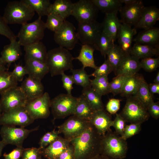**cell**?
Returning <instances> with one entry per match:
<instances>
[{
    "label": "cell",
    "instance_id": "cell-43",
    "mask_svg": "<svg viewBox=\"0 0 159 159\" xmlns=\"http://www.w3.org/2000/svg\"><path fill=\"white\" fill-rule=\"evenodd\" d=\"M128 77L122 75H117L114 77L109 82L110 93L114 95L120 93L123 84Z\"/></svg>",
    "mask_w": 159,
    "mask_h": 159
},
{
    "label": "cell",
    "instance_id": "cell-3",
    "mask_svg": "<svg viewBox=\"0 0 159 159\" xmlns=\"http://www.w3.org/2000/svg\"><path fill=\"white\" fill-rule=\"evenodd\" d=\"M128 150L126 140L112 130L102 136L100 154L111 159H123Z\"/></svg>",
    "mask_w": 159,
    "mask_h": 159
},
{
    "label": "cell",
    "instance_id": "cell-30",
    "mask_svg": "<svg viewBox=\"0 0 159 159\" xmlns=\"http://www.w3.org/2000/svg\"><path fill=\"white\" fill-rule=\"evenodd\" d=\"M159 47L135 43L132 47L130 54L138 59L152 57L159 54Z\"/></svg>",
    "mask_w": 159,
    "mask_h": 159
},
{
    "label": "cell",
    "instance_id": "cell-29",
    "mask_svg": "<svg viewBox=\"0 0 159 159\" xmlns=\"http://www.w3.org/2000/svg\"><path fill=\"white\" fill-rule=\"evenodd\" d=\"M73 3L69 0H56L52 4L48 14H54L58 15L64 19L72 15Z\"/></svg>",
    "mask_w": 159,
    "mask_h": 159
},
{
    "label": "cell",
    "instance_id": "cell-52",
    "mask_svg": "<svg viewBox=\"0 0 159 159\" xmlns=\"http://www.w3.org/2000/svg\"><path fill=\"white\" fill-rule=\"evenodd\" d=\"M61 80L64 88L66 90L67 94L72 95L71 91L73 89L74 81L71 75H68L64 73H62Z\"/></svg>",
    "mask_w": 159,
    "mask_h": 159
},
{
    "label": "cell",
    "instance_id": "cell-58",
    "mask_svg": "<svg viewBox=\"0 0 159 159\" xmlns=\"http://www.w3.org/2000/svg\"><path fill=\"white\" fill-rule=\"evenodd\" d=\"M6 63L2 60L1 57H0V73L6 71H8V69L6 67Z\"/></svg>",
    "mask_w": 159,
    "mask_h": 159
},
{
    "label": "cell",
    "instance_id": "cell-15",
    "mask_svg": "<svg viewBox=\"0 0 159 159\" xmlns=\"http://www.w3.org/2000/svg\"><path fill=\"white\" fill-rule=\"evenodd\" d=\"M98 9L91 0H80L73 5L72 15L78 23L96 20Z\"/></svg>",
    "mask_w": 159,
    "mask_h": 159
},
{
    "label": "cell",
    "instance_id": "cell-35",
    "mask_svg": "<svg viewBox=\"0 0 159 159\" xmlns=\"http://www.w3.org/2000/svg\"><path fill=\"white\" fill-rule=\"evenodd\" d=\"M128 54L125 53L119 45L115 44L107 54V60L115 73L119 66Z\"/></svg>",
    "mask_w": 159,
    "mask_h": 159
},
{
    "label": "cell",
    "instance_id": "cell-45",
    "mask_svg": "<svg viewBox=\"0 0 159 159\" xmlns=\"http://www.w3.org/2000/svg\"><path fill=\"white\" fill-rule=\"evenodd\" d=\"M142 123H135L126 125L123 135L121 137L124 139L126 140L127 139L138 133L141 129Z\"/></svg>",
    "mask_w": 159,
    "mask_h": 159
},
{
    "label": "cell",
    "instance_id": "cell-64",
    "mask_svg": "<svg viewBox=\"0 0 159 159\" xmlns=\"http://www.w3.org/2000/svg\"><path fill=\"white\" fill-rule=\"evenodd\" d=\"M38 159H42L41 157L39 158Z\"/></svg>",
    "mask_w": 159,
    "mask_h": 159
},
{
    "label": "cell",
    "instance_id": "cell-42",
    "mask_svg": "<svg viewBox=\"0 0 159 159\" xmlns=\"http://www.w3.org/2000/svg\"><path fill=\"white\" fill-rule=\"evenodd\" d=\"M45 24L46 28L54 32L60 28L65 20L59 15L54 14H49L47 15Z\"/></svg>",
    "mask_w": 159,
    "mask_h": 159
},
{
    "label": "cell",
    "instance_id": "cell-5",
    "mask_svg": "<svg viewBox=\"0 0 159 159\" xmlns=\"http://www.w3.org/2000/svg\"><path fill=\"white\" fill-rule=\"evenodd\" d=\"M125 104L120 114L126 122H143L148 120L150 115L147 109L134 95L127 97Z\"/></svg>",
    "mask_w": 159,
    "mask_h": 159
},
{
    "label": "cell",
    "instance_id": "cell-14",
    "mask_svg": "<svg viewBox=\"0 0 159 159\" xmlns=\"http://www.w3.org/2000/svg\"><path fill=\"white\" fill-rule=\"evenodd\" d=\"M102 31V23L96 20L78 23L77 32L79 40L82 44L93 46Z\"/></svg>",
    "mask_w": 159,
    "mask_h": 159
},
{
    "label": "cell",
    "instance_id": "cell-25",
    "mask_svg": "<svg viewBox=\"0 0 159 159\" xmlns=\"http://www.w3.org/2000/svg\"><path fill=\"white\" fill-rule=\"evenodd\" d=\"M24 60L35 59L46 63L47 52L45 45L41 41L25 46Z\"/></svg>",
    "mask_w": 159,
    "mask_h": 159
},
{
    "label": "cell",
    "instance_id": "cell-41",
    "mask_svg": "<svg viewBox=\"0 0 159 159\" xmlns=\"http://www.w3.org/2000/svg\"><path fill=\"white\" fill-rule=\"evenodd\" d=\"M18 82L11 72L6 71L0 73V94L11 87L17 86Z\"/></svg>",
    "mask_w": 159,
    "mask_h": 159
},
{
    "label": "cell",
    "instance_id": "cell-34",
    "mask_svg": "<svg viewBox=\"0 0 159 159\" xmlns=\"http://www.w3.org/2000/svg\"><path fill=\"white\" fill-rule=\"evenodd\" d=\"M114 44V41L112 39L102 31L93 47L105 58Z\"/></svg>",
    "mask_w": 159,
    "mask_h": 159
},
{
    "label": "cell",
    "instance_id": "cell-7",
    "mask_svg": "<svg viewBox=\"0 0 159 159\" xmlns=\"http://www.w3.org/2000/svg\"><path fill=\"white\" fill-rule=\"evenodd\" d=\"M77 97L61 93L51 100L50 107L54 120L64 118L73 115Z\"/></svg>",
    "mask_w": 159,
    "mask_h": 159
},
{
    "label": "cell",
    "instance_id": "cell-46",
    "mask_svg": "<svg viewBox=\"0 0 159 159\" xmlns=\"http://www.w3.org/2000/svg\"><path fill=\"white\" fill-rule=\"evenodd\" d=\"M59 134L55 129L46 133L41 138L39 143V147L43 149L46 148L59 137Z\"/></svg>",
    "mask_w": 159,
    "mask_h": 159
},
{
    "label": "cell",
    "instance_id": "cell-6",
    "mask_svg": "<svg viewBox=\"0 0 159 159\" xmlns=\"http://www.w3.org/2000/svg\"><path fill=\"white\" fill-rule=\"evenodd\" d=\"M46 28L45 23L39 17L31 23L23 24L17 36L18 41L24 47L40 41L44 37Z\"/></svg>",
    "mask_w": 159,
    "mask_h": 159
},
{
    "label": "cell",
    "instance_id": "cell-1",
    "mask_svg": "<svg viewBox=\"0 0 159 159\" xmlns=\"http://www.w3.org/2000/svg\"><path fill=\"white\" fill-rule=\"evenodd\" d=\"M102 136L91 124L80 135L71 140L75 159H91L100 154Z\"/></svg>",
    "mask_w": 159,
    "mask_h": 159
},
{
    "label": "cell",
    "instance_id": "cell-20",
    "mask_svg": "<svg viewBox=\"0 0 159 159\" xmlns=\"http://www.w3.org/2000/svg\"><path fill=\"white\" fill-rule=\"evenodd\" d=\"M159 19V9L153 6L145 7L137 24L134 26L136 29H143L144 30L153 27Z\"/></svg>",
    "mask_w": 159,
    "mask_h": 159
},
{
    "label": "cell",
    "instance_id": "cell-37",
    "mask_svg": "<svg viewBox=\"0 0 159 159\" xmlns=\"http://www.w3.org/2000/svg\"><path fill=\"white\" fill-rule=\"evenodd\" d=\"M91 0L98 10L105 14L118 12L122 7L120 0Z\"/></svg>",
    "mask_w": 159,
    "mask_h": 159
},
{
    "label": "cell",
    "instance_id": "cell-57",
    "mask_svg": "<svg viewBox=\"0 0 159 159\" xmlns=\"http://www.w3.org/2000/svg\"><path fill=\"white\" fill-rule=\"evenodd\" d=\"M148 87L151 93L153 95L155 94H159V84L153 83L148 85Z\"/></svg>",
    "mask_w": 159,
    "mask_h": 159
},
{
    "label": "cell",
    "instance_id": "cell-47",
    "mask_svg": "<svg viewBox=\"0 0 159 159\" xmlns=\"http://www.w3.org/2000/svg\"><path fill=\"white\" fill-rule=\"evenodd\" d=\"M93 72L90 74L91 76L95 78L108 76L112 71V69L107 59H105L100 66L97 67L95 69Z\"/></svg>",
    "mask_w": 159,
    "mask_h": 159
},
{
    "label": "cell",
    "instance_id": "cell-28",
    "mask_svg": "<svg viewBox=\"0 0 159 159\" xmlns=\"http://www.w3.org/2000/svg\"><path fill=\"white\" fill-rule=\"evenodd\" d=\"M94 112L82 94L77 97L72 115L80 119L90 121Z\"/></svg>",
    "mask_w": 159,
    "mask_h": 159
},
{
    "label": "cell",
    "instance_id": "cell-27",
    "mask_svg": "<svg viewBox=\"0 0 159 159\" xmlns=\"http://www.w3.org/2000/svg\"><path fill=\"white\" fill-rule=\"evenodd\" d=\"M24 60L25 67L29 76L41 80L49 72L48 68L45 63L35 59Z\"/></svg>",
    "mask_w": 159,
    "mask_h": 159
},
{
    "label": "cell",
    "instance_id": "cell-33",
    "mask_svg": "<svg viewBox=\"0 0 159 159\" xmlns=\"http://www.w3.org/2000/svg\"><path fill=\"white\" fill-rule=\"evenodd\" d=\"M82 94L85 96L92 109L94 111L104 110L102 95L91 87L83 88Z\"/></svg>",
    "mask_w": 159,
    "mask_h": 159
},
{
    "label": "cell",
    "instance_id": "cell-22",
    "mask_svg": "<svg viewBox=\"0 0 159 159\" xmlns=\"http://www.w3.org/2000/svg\"><path fill=\"white\" fill-rule=\"evenodd\" d=\"M21 45L16 39L10 41L9 44L5 45L1 52V57L6 64L8 69L13 62L19 59L22 55Z\"/></svg>",
    "mask_w": 159,
    "mask_h": 159
},
{
    "label": "cell",
    "instance_id": "cell-51",
    "mask_svg": "<svg viewBox=\"0 0 159 159\" xmlns=\"http://www.w3.org/2000/svg\"><path fill=\"white\" fill-rule=\"evenodd\" d=\"M11 72L13 76L18 82L22 81L24 76L28 74L25 66L16 64H15L14 68Z\"/></svg>",
    "mask_w": 159,
    "mask_h": 159
},
{
    "label": "cell",
    "instance_id": "cell-26",
    "mask_svg": "<svg viewBox=\"0 0 159 159\" xmlns=\"http://www.w3.org/2000/svg\"><path fill=\"white\" fill-rule=\"evenodd\" d=\"M135 43L159 47V28L153 27L144 30L133 39Z\"/></svg>",
    "mask_w": 159,
    "mask_h": 159
},
{
    "label": "cell",
    "instance_id": "cell-16",
    "mask_svg": "<svg viewBox=\"0 0 159 159\" xmlns=\"http://www.w3.org/2000/svg\"><path fill=\"white\" fill-rule=\"evenodd\" d=\"M145 7L142 1L140 0H136L131 4L125 5L119 11L121 23L134 26L138 21Z\"/></svg>",
    "mask_w": 159,
    "mask_h": 159
},
{
    "label": "cell",
    "instance_id": "cell-61",
    "mask_svg": "<svg viewBox=\"0 0 159 159\" xmlns=\"http://www.w3.org/2000/svg\"><path fill=\"white\" fill-rule=\"evenodd\" d=\"M91 159H111L102 154H99Z\"/></svg>",
    "mask_w": 159,
    "mask_h": 159
},
{
    "label": "cell",
    "instance_id": "cell-31",
    "mask_svg": "<svg viewBox=\"0 0 159 159\" xmlns=\"http://www.w3.org/2000/svg\"><path fill=\"white\" fill-rule=\"evenodd\" d=\"M95 49L92 46L82 44L79 55L74 59L78 60L82 64V68L90 67L95 69L97 67L95 64L94 52Z\"/></svg>",
    "mask_w": 159,
    "mask_h": 159
},
{
    "label": "cell",
    "instance_id": "cell-23",
    "mask_svg": "<svg viewBox=\"0 0 159 159\" xmlns=\"http://www.w3.org/2000/svg\"><path fill=\"white\" fill-rule=\"evenodd\" d=\"M70 144V140L59 136L55 140L42 149V155L47 159H57Z\"/></svg>",
    "mask_w": 159,
    "mask_h": 159
},
{
    "label": "cell",
    "instance_id": "cell-40",
    "mask_svg": "<svg viewBox=\"0 0 159 159\" xmlns=\"http://www.w3.org/2000/svg\"><path fill=\"white\" fill-rule=\"evenodd\" d=\"M91 87L102 96L110 93L108 76L95 78L90 80Z\"/></svg>",
    "mask_w": 159,
    "mask_h": 159
},
{
    "label": "cell",
    "instance_id": "cell-39",
    "mask_svg": "<svg viewBox=\"0 0 159 159\" xmlns=\"http://www.w3.org/2000/svg\"><path fill=\"white\" fill-rule=\"evenodd\" d=\"M70 71L74 83L80 85L85 88L91 87L90 74H87L85 69L82 67L80 69H72Z\"/></svg>",
    "mask_w": 159,
    "mask_h": 159
},
{
    "label": "cell",
    "instance_id": "cell-48",
    "mask_svg": "<svg viewBox=\"0 0 159 159\" xmlns=\"http://www.w3.org/2000/svg\"><path fill=\"white\" fill-rule=\"evenodd\" d=\"M42 149L40 147L24 148L21 159H38L42 157Z\"/></svg>",
    "mask_w": 159,
    "mask_h": 159
},
{
    "label": "cell",
    "instance_id": "cell-56",
    "mask_svg": "<svg viewBox=\"0 0 159 159\" xmlns=\"http://www.w3.org/2000/svg\"><path fill=\"white\" fill-rule=\"evenodd\" d=\"M57 159H75L74 148L72 145L70 144Z\"/></svg>",
    "mask_w": 159,
    "mask_h": 159
},
{
    "label": "cell",
    "instance_id": "cell-24",
    "mask_svg": "<svg viewBox=\"0 0 159 159\" xmlns=\"http://www.w3.org/2000/svg\"><path fill=\"white\" fill-rule=\"evenodd\" d=\"M118 12L105 14L102 23V31L108 35L114 41L117 39L121 22L117 16Z\"/></svg>",
    "mask_w": 159,
    "mask_h": 159
},
{
    "label": "cell",
    "instance_id": "cell-19",
    "mask_svg": "<svg viewBox=\"0 0 159 159\" xmlns=\"http://www.w3.org/2000/svg\"><path fill=\"white\" fill-rule=\"evenodd\" d=\"M137 30L131 26L121 23L118 33L117 39L119 46L126 54H130L132 47L133 37L137 33Z\"/></svg>",
    "mask_w": 159,
    "mask_h": 159
},
{
    "label": "cell",
    "instance_id": "cell-18",
    "mask_svg": "<svg viewBox=\"0 0 159 159\" xmlns=\"http://www.w3.org/2000/svg\"><path fill=\"white\" fill-rule=\"evenodd\" d=\"M20 87L27 101L39 97L44 93L41 80L29 76L23 81Z\"/></svg>",
    "mask_w": 159,
    "mask_h": 159
},
{
    "label": "cell",
    "instance_id": "cell-50",
    "mask_svg": "<svg viewBox=\"0 0 159 159\" xmlns=\"http://www.w3.org/2000/svg\"><path fill=\"white\" fill-rule=\"evenodd\" d=\"M0 35L4 36L10 41L16 39L17 36L11 30L8 24L4 19L3 16L0 14Z\"/></svg>",
    "mask_w": 159,
    "mask_h": 159
},
{
    "label": "cell",
    "instance_id": "cell-44",
    "mask_svg": "<svg viewBox=\"0 0 159 159\" xmlns=\"http://www.w3.org/2000/svg\"><path fill=\"white\" fill-rule=\"evenodd\" d=\"M140 62L141 68L148 72L155 70L159 65V58H147L141 59Z\"/></svg>",
    "mask_w": 159,
    "mask_h": 159
},
{
    "label": "cell",
    "instance_id": "cell-54",
    "mask_svg": "<svg viewBox=\"0 0 159 159\" xmlns=\"http://www.w3.org/2000/svg\"><path fill=\"white\" fill-rule=\"evenodd\" d=\"M24 148L22 147H16V148L8 154H4V159H19L21 157Z\"/></svg>",
    "mask_w": 159,
    "mask_h": 159
},
{
    "label": "cell",
    "instance_id": "cell-17",
    "mask_svg": "<svg viewBox=\"0 0 159 159\" xmlns=\"http://www.w3.org/2000/svg\"><path fill=\"white\" fill-rule=\"evenodd\" d=\"M90 121L102 136L111 130L110 127L112 122L111 116L104 109L95 111Z\"/></svg>",
    "mask_w": 159,
    "mask_h": 159
},
{
    "label": "cell",
    "instance_id": "cell-8",
    "mask_svg": "<svg viewBox=\"0 0 159 159\" xmlns=\"http://www.w3.org/2000/svg\"><path fill=\"white\" fill-rule=\"evenodd\" d=\"M0 105L2 112L20 107H25L27 100L20 86L8 89L1 94Z\"/></svg>",
    "mask_w": 159,
    "mask_h": 159
},
{
    "label": "cell",
    "instance_id": "cell-21",
    "mask_svg": "<svg viewBox=\"0 0 159 159\" xmlns=\"http://www.w3.org/2000/svg\"><path fill=\"white\" fill-rule=\"evenodd\" d=\"M139 60L130 54H127L119 66L115 74L116 76L126 77L137 74L141 68Z\"/></svg>",
    "mask_w": 159,
    "mask_h": 159
},
{
    "label": "cell",
    "instance_id": "cell-53",
    "mask_svg": "<svg viewBox=\"0 0 159 159\" xmlns=\"http://www.w3.org/2000/svg\"><path fill=\"white\" fill-rule=\"evenodd\" d=\"M121 101L116 99H110L106 105V109L108 112L111 114L117 113L120 108Z\"/></svg>",
    "mask_w": 159,
    "mask_h": 159
},
{
    "label": "cell",
    "instance_id": "cell-62",
    "mask_svg": "<svg viewBox=\"0 0 159 159\" xmlns=\"http://www.w3.org/2000/svg\"><path fill=\"white\" fill-rule=\"evenodd\" d=\"M154 83L159 84V72L157 73L153 81Z\"/></svg>",
    "mask_w": 159,
    "mask_h": 159
},
{
    "label": "cell",
    "instance_id": "cell-38",
    "mask_svg": "<svg viewBox=\"0 0 159 159\" xmlns=\"http://www.w3.org/2000/svg\"><path fill=\"white\" fill-rule=\"evenodd\" d=\"M34 11L37 12L39 18L48 14L52 4L49 0H22Z\"/></svg>",
    "mask_w": 159,
    "mask_h": 159
},
{
    "label": "cell",
    "instance_id": "cell-32",
    "mask_svg": "<svg viewBox=\"0 0 159 159\" xmlns=\"http://www.w3.org/2000/svg\"><path fill=\"white\" fill-rule=\"evenodd\" d=\"M143 77L137 73L135 75L128 77L123 84L120 93L122 97H126L134 95L136 93Z\"/></svg>",
    "mask_w": 159,
    "mask_h": 159
},
{
    "label": "cell",
    "instance_id": "cell-13",
    "mask_svg": "<svg viewBox=\"0 0 159 159\" xmlns=\"http://www.w3.org/2000/svg\"><path fill=\"white\" fill-rule=\"evenodd\" d=\"M39 126L30 130L23 127L2 125L0 134L2 140L7 144L14 145L16 147H22L24 140L29 134L39 129Z\"/></svg>",
    "mask_w": 159,
    "mask_h": 159
},
{
    "label": "cell",
    "instance_id": "cell-49",
    "mask_svg": "<svg viewBox=\"0 0 159 159\" xmlns=\"http://www.w3.org/2000/svg\"><path fill=\"white\" fill-rule=\"evenodd\" d=\"M126 121L120 114L116 113L114 120H112V126L115 129V132L121 136L123 135L126 125Z\"/></svg>",
    "mask_w": 159,
    "mask_h": 159
},
{
    "label": "cell",
    "instance_id": "cell-2",
    "mask_svg": "<svg viewBox=\"0 0 159 159\" xmlns=\"http://www.w3.org/2000/svg\"><path fill=\"white\" fill-rule=\"evenodd\" d=\"M74 59L68 50L60 47L47 52L46 64L52 77L61 75L64 72L73 69Z\"/></svg>",
    "mask_w": 159,
    "mask_h": 159
},
{
    "label": "cell",
    "instance_id": "cell-10",
    "mask_svg": "<svg viewBox=\"0 0 159 159\" xmlns=\"http://www.w3.org/2000/svg\"><path fill=\"white\" fill-rule=\"evenodd\" d=\"M25 109L20 107L6 112H3L0 116V125L24 128L34 121Z\"/></svg>",
    "mask_w": 159,
    "mask_h": 159
},
{
    "label": "cell",
    "instance_id": "cell-63",
    "mask_svg": "<svg viewBox=\"0 0 159 159\" xmlns=\"http://www.w3.org/2000/svg\"><path fill=\"white\" fill-rule=\"evenodd\" d=\"M2 113V110L1 109V107L0 105V116Z\"/></svg>",
    "mask_w": 159,
    "mask_h": 159
},
{
    "label": "cell",
    "instance_id": "cell-55",
    "mask_svg": "<svg viewBox=\"0 0 159 159\" xmlns=\"http://www.w3.org/2000/svg\"><path fill=\"white\" fill-rule=\"evenodd\" d=\"M147 110L150 116L156 119L159 118L158 101L157 102H152L148 107Z\"/></svg>",
    "mask_w": 159,
    "mask_h": 159
},
{
    "label": "cell",
    "instance_id": "cell-12",
    "mask_svg": "<svg viewBox=\"0 0 159 159\" xmlns=\"http://www.w3.org/2000/svg\"><path fill=\"white\" fill-rule=\"evenodd\" d=\"M91 124L89 121L74 115L57 127L59 133H62L64 138L71 140L82 134Z\"/></svg>",
    "mask_w": 159,
    "mask_h": 159
},
{
    "label": "cell",
    "instance_id": "cell-60",
    "mask_svg": "<svg viewBox=\"0 0 159 159\" xmlns=\"http://www.w3.org/2000/svg\"><path fill=\"white\" fill-rule=\"evenodd\" d=\"M7 145L6 143L2 140H0V158L3 149Z\"/></svg>",
    "mask_w": 159,
    "mask_h": 159
},
{
    "label": "cell",
    "instance_id": "cell-59",
    "mask_svg": "<svg viewBox=\"0 0 159 159\" xmlns=\"http://www.w3.org/2000/svg\"><path fill=\"white\" fill-rule=\"evenodd\" d=\"M136 0H120V2L122 4L124 3L125 5L131 4L136 1Z\"/></svg>",
    "mask_w": 159,
    "mask_h": 159
},
{
    "label": "cell",
    "instance_id": "cell-4",
    "mask_svg": "<svg viewBox=\"0 0 159 159\" xmlns=\"http://www.w3.org/2000/svg\"><path fill=\"white\" fill-rule=\"evenodd\" d=\"M35 12L22 0L9 2L4 9L3 18L8 24L26 23L34 17Z\"/></svg>",
    "mask_w": 159,
    "mask_h": 159
},
{
    "label": "cell",
    "instance_id": "cell-36",
    "mask_svg": "<svg viewBox=\"0 0 159 159\" xmlns=\"http://www.w3.org/2000/svg\"><path fill=\"white\" fill-rule=\"evenodd\" d=\"M142 103L147 109L149 105L153 101V95L150 92L148 85L143 77L138 90L134 95Z\"/></svg>",
    "mask_w": 159,
    "mask_h": 159
},
{
    "label": "cell",
    "instance_id": "cell-11",
    "mask_svg": "<svg viewBox=\"0 0 159 159\" xmlns=\"http://www.w3.org/2000/svg\"><path fill=\"white\" fill-rule=\"evenodd\" d=\"M51 100L47 92L35 99L27 101L24 107L34 120L44 119L49 115Z\"/></svg>",
    "mask_w": 159,
    "mask_h": 159
},
{
    "label": "cell",
    "instance_id": "cell-9",
    "mask_svg": "<svg viewBox=\"0 0 159 159\" xmlns=\"http://www.w3.org/2000/svg\"><path fill=\"white\" fill-rule=\"evenodd\" d=\"M54 36L55 42L59 47L69 50L75 47L79 40L75 27L66 20L58 30L54 32Z\"/></svg>",
    "mask_w": 159,
    "mask_h": 159
}]
</instances>
